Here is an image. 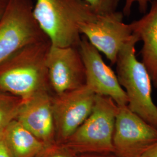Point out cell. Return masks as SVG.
<instances>
[{"label":"cell","mask_w":157,"mask_h":157,"mask_svg":"<svg viewBox=\"0 0 157 157\" xmlns=\"http://www.w3.org/2000/svg\"><path fill=\"white\" fill-rule=\"evenodd\" d=\"M95 96L84 85L52 98L56 143L67 140L88 118L93 109Z\"/></svg>","instance_id":"ba28073f"},{"label":"cell","mask_w":157,"mask_h":157,"mask_svg":"<svg viewBox=\"0 0 157 157\" xmlns=\"http://www.w3.org/2000/svg\"><path fill=\"white\" fill-rule=\"evenodd\" d=\"M140 41L133 33L123 46L116 61L117 76L128 98L129 109L157 129V107L152 97V82L146 67L136 56V44Z\"/></svg>","instance_id":"3957f363"},{"label":"cell","mask_w":157,"mask_h":157,"mask_svg":"<svg viewBox=\"0 0 157 157\" xmlns=\"http://www.w3.org/2000/svg\"><path fill=\"white\" fill-rule=\"evenodd\" d=\"M141 157H157V143L152 146Z\"/></svg>","instance_id":"ffe728a7"},{"label":"cell","mask_w":157,"mask_h":157,"mask_svg":"<svg viewBox=\"0 0 157 157\" xmlns=\"http://www.w3.org/2000/svg\"><path fill=\"white\" fill-rule=\"evenodd\" d=\"M7 4L8 0H0V19H1L6 11Z\"/></svg>","instance_id":"44dd1931"},{"label":"cell","mask_w":157,"mask_h":157,"mask_svg":"<svg viewBox=\"0 0 157 157\" xmlns=\"http://www.w3.org/2000/svg\"><path fill=\"white\" fill-rule=\"evenodd\" d=\"M157 143V129L132 112L118 106L113 136V153L119 157H141Z\"/></svg>","instance_id":"8992f818"},{"label":"cell","mask_w":157,"mask_h":157,"mask_svg":"<svg viewBox=\"0 0 157 157\" xmlns=\"http://www.w3.org/2000/svg\"><path fill=\"white\" fill-rule=\"evenodd\" d=\"M131 23L133 33L143 41L141 62L150 76L152 84L157 89V0L152 2L148 13Z\"/></svg>","instance_id":"7c38bea8"},{"label":"cell","mask_w":157,"mask_h":157,"mask_svg":"<svg viewBox=\"0 0 157 157\" xmlns=\"http://www.w3.org/2000/svg\"><path fill=\"white\" fill-rule=\"evenodd\" d=\"M73 155L60 144L54 143L45 147L37 157H72Z\"/></svg>","instance_id":"2e32d148"},{"label":"cell","mask_w":157,"mask_h":157,"mask_svg":"<svg viewBox=\"0 0 157 157\" xmlns=\"http://www.w3.org/2000/svg\"><path fill=\"white\" fill-rule=\"evenodd\" d=\"M16 120L46 147L56 143L52 98L47 91L23 101Z\"/></svg>","instance_id":"8fae6325"},{"label":"cell","mask_w":157,"mask_h":157,"mask_svg":"<svg viewBox=\"0 0 157 157\" xmlns=\"http://www.w3.org/2000/svg\"><path fill=\"white\" fill-rule=\"evenodd\" d=\"M33 0H8L0 19V64L23 48L49 40L33 14Z\"/></svg>","instance_id":"5b68a950"},{"label":"cell","mask_w":157,"mask_h":157,"mask_svg":"<svg viewBox=\"0 0 157 157\" xmlns=\"http://www.w3.org/2000/svg\"><path fill=\"white\" fill-rule=\"evenodd\" d=\"M123 17L122 12L117 11L106 15H97L78 25L81 35L103 53L112 64H115L119 51L133 34L132 23H124Z\"/></svg>","instance_id":"52a82bcc"},{"label":"cell","mask_w":157,"mask_h":157,"mask_svg":"<svg viewBox=\"0 0 157 157\" xmlns=\"http://www.w3.org/2000/svg\"><path fill=\"white\" fill-rule=\"evenodd\" d=\"M0 157H12L6 144L4 130L0 132Z\"/></svg>","instance_id":"ac0fdd59"},{"label":"cell","mask_w":157,"mask_h":157,"mask_svg":"<svg viewBox=\"0 0 157 157\" xmlns=\"http://www.w3.org/2000/svg\"><path fill=\"white\" fill-rule=\"evenodd\" d=\"M50 40L28 45L0 64V91L25 101L47 91Z\"/></svg>","instance_id":"6da1fadb"},{"label":"cell","mask_w":157,"mask_h":157,"mask_svg":"<svg viewBox=\"0 0 157 157\" xmlns=\"http://www.w3.org/2000/svg\"><path fill=\"white\" fill-rule=\"evenodd\" d=\"M118 105L112 98L96 95L93 109L84 122L59 144L73 155L113 153V136Z\"/></svg>","instance_id":"277c9868"},{"label":"cell","mask_w":157,"mask_h":157,"mask_svg":"<svg viewBox=\"0 0 157 157\" xmlns=\"http://www.w3.org/2000/svg\"><path fill=\"white\" fill-rule=\"evenodd\" d=\"M23 101L17 96L0 91V132L16 119Z\"/></svg>","instance_id":"5bb4252c"},{"label":"cell","mask_w":157,"mask_h":157,"mask_svg":"<svg viewBox=\"0 0 157 157\" xmlns=\"http://www.w3.org/2000/svg\"><path fill=\"white\" fill-rule=\"evenodd\" d=\"M75 157H119L114 153L108 154H83L75 155Z\"/></svg>","instance_id":"d6986e66"},{"label":"cell","mask_w":157,"mask_h":157,"mask_svg":"<svg viewBox=\"0 0 157 157\" xmlns=\"http://www.w3.org/2000/svg\"><path fill=\"white\" fill-rule=\"evenodd\" d=\"M78 49L85 69V85L95 95L112 98L118 106L128 105V98L117 74L103 60L100 52L82 35Z\"/></svg>","instance_id":"9c48e42d"},{"label":"cell","mask_w":157,"mask_h":157,"mask_svg":"<svg viewBox=\"0 0 157 157\" xmlns=\"http://www.w3.org/2000/svg\"><path fill=\"white\" fill-rule=\"evenodd\" d=\"M49 83L56 94L75 90L86 84L85 69L78 46L51 45L47 58Z\"/></svg>","instance_id":"30bf717a"},{"label":"cell","mask_w":157,"mask_h":157,"mask_svg":"<svg viewBox=\"0 0 157 157\" xmlns=\"http://www.w3.org/2000/svg\"><path fill=\"white\" fill-rule=\"evenodd\" d=\"M95 14L106 15L117 11L120 0H84Z\"/></svg>","instance_id":"9a60e30c"},{"label":"cell","mask_w":157,"mask_h":157,"mask_svg":"<svg viewBox=\"0 0 157 157\" xmlns=\"http://www.w3.org/2000/svg\"><path fill=\"white\" fill-rule=\"evenodd\" d=\"M154 0H126L123 10V14L126 16H129L131 13L132 6L135 3L138 4L141 13H145L147 10L148 4L152 2Z\"/></svg>","instance_id":"e0dca14e"},{"label":"cell","mask_w":157,"mask_h":157,"mask_svg":"<svg viewBox=\"0 0 157 157\" xmlns=\"http://www.w3.org/2000/svg\"><path fill=\"white\" fill-rule=\"evenodd\" d=\"M33 14L51 45L58 47L78 46V25L98 15L84 0H36Z\"/></svg>","instance_id":"7a4b0ae2"},{"label":"cell","mask_w":157,"mask_h":157,"mask_svg":"<svg viewBox=\"0 0 157 157\" xmlns=\"http://www.w3.org/2000/svg\"><path fill=\"white\" fill-rule=\"evenodd\" d=\"M4 136L12 157H37L46 147L16 119L4 129Z\"/></svg>","instance_id":"4fadbf2b"}]
</instances>
